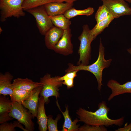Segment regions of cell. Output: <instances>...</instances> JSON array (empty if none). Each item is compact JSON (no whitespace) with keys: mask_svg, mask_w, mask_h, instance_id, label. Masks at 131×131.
<instances>
[{"mask_svg":"<svg viewBox=\"0 0 131 131\" xmlns=\"http://www.w3.org/2000/svg\"><path fill=\"white\" fill-rule=\"evenodd\" d=\"M115 131H131V123L129 124L122 128H119Z\"/></svg>","mask_w":131,"mask_h":131,"instance_id":"4dcf8cb0","label":"cell"},{"mask_svg":"<svg viewBox=\"0 0 131 131\" xmlns=\"http://www.w3.org/2000/svg\"><path fill=\"white\" fill-rule=\"evenodd\" d=\"M114 18L131 15V8L124 0H101Z\"/></svg>","mask_w":131,"mask_h":131,"instance_id":"ba28073f","label":"cell"},{"mask_svg":"<svg viewBox=\"0 0 131 131\" xmlns=\"http://www.w3.org/2000/svg\"><path fill=\"white\" fill-rule=\"evenodd\" d=\"M13 76L9 72L0 73V95L11 96L13 92L11 82Z\"/></svg>","mask_w":131,"mask_h":131,"instance_id":"5bb4252c","label":"cell"},{"mask_svg":"<svg viewBox=\"0 0 131 131\" xmlns=\"http://www.w3.org/2000/svg\"><path fill=\"white\" fill-rule=\"evenodd\" d=\"M60 116L58 115L55 119H53L52 116L49 115L48 116L47 127L49 131H58L57 123L60 118Z\"/></svg>","mask_w":131,"mask_h":131,"instance_id":"484cf974","label":"cell"},{"mask_svg":"<svg viewBox=\"0 0 131 131\" xmlns=\"http://www.w3.org/2000/svg\"><path fill=\"white\" fill-rule=\"evenodd\" d=\"M56 103L57 106L62 113L64 118V121L62 131H78L79 125L77 124V123L80 121L79 120L76 118L73 121L69 115L67 106H66L65 111L63 112L60 109L57 100Z\"/></svg>","mask_w":131,"mask_h":131,"instance_id":"e0dca14e","label":"cell"},{"mask_svg":"<svg viewBox=\"0 0 131 131\" xmlns=\"http://www.w3.org/2000/svg\"><path fill=\"white\" fill-rule=\"evenodd\" d=\"M128 52L131 55V49H129ZM107 85L112 91L111 93L107 99L109 101L115 96L126 93H131V81L121 84L115 80L110 79Z\"/></svg>","mask_w":131,"mask_h":131,"instance_id":"30bf717a","label":"cell"},{"mask_svg":"<svg viewBox=\"0 0 131 131\" xmlns=\"http://www.w3.org/2000/svg\"><path fill=\"white\" fill-rule=\"evenodd\" d=\"M110 14L109 10L105 5L103 4L100 6L95 15L96 23L106 18Z\"/></svg>","mask_w":131,"mask_h":131,"instance_id":"d4e9b609","label":"cell"},{"mask_svg":"<svg viewBox=\"0 0 131 131\" xmlns=\"http://www.w3.org/2000/svg\"><path fill=\"white\" fill-rule=\"evenodd\" d=\"M45 102L43 97L40 96L39 98L36 117L40 131H46L48 129V116L46 115L44 107Z\"/></svg>","mask_w":131,"mask_h":131,"instance_id":"9a60e30c","label":"cell"},{"mask_svg":"<svg viewBox=\"0 0 131 131\" xmlns=\"http://www.w3.org/2000/svg\"><path fill=\"white\" fill-rule=\"evenodd\" d=\"M64 30L55 26L49 30L44 37L45 46L48 49L53 50L62 36Z\"/></svg>","mask_w":131,"mask_h":131,"instance_id":"8fae6325","label":"cell"},{"mask_svg":"<svg viewBox=\"0 0 131 131\" xmlns=\"http://www.w3.org/2000/svg\"><path fill=\"white\" fill-rule=\"evenodd\" d=\"M78 71H79L78 70H75L67 72L64 76L61 77L59 76L58 80L59 81H63L68 79H74L77 75V73Z\"/></svg>","mask_w":131,"mask_h":131,"instance_id":"83f0119b","label":"cell"},{"mask_svg":"<svg viewBox=\"0 0 131 131\" xmlns=\"http://www.w3.org/2000/svg\"><path fill=\"white\" fill-rule=\"evenodd\" d=\"M74 79H68L62 81V83L65 85L68 89H70L74 86Z\"/></svg>","mask_w":131,"mask_h":131,"instance_id":"f1b7e54d","label":"cell"},{"mask_svg":"<svg viewBox=\"0 0 131 131\" xmlns=\"http://www.w3.org/2000/svg\"><path fill=\"white\" fill-rule=\"evenodd\" d=\"M105 48L102 43L100 38L99 47L98 55L97 59L94 63L89 65H77L69 63L68 68L65 71L67 72L75 70H84L89 72L95 76L98 83V89L100 91L102 83V72L105 68L108 67L110 65L112 59L106 60L105 58Z\"/></svg>","mask_w":131,"mask_h":131,"instance_id":"7a4b0ae2","label":"cell"},{"mask_svg":"<svg viewBox=\"0 0 131 131\" xmlns=\"http://www.w3.org/2000/svg\"><path fill=\"white\" fill-rule=\"evenodd\" d=\"M72 36L70 28L64 30L62 36L55 46L53 50L57 53L65 56L72 54L73 51V46L71 41Z\"/></svg>","mask_w":131,"mask_h":131,"instance_id":"9c48e42d","label":"cell"},{"mask_svg":"<svg viewBox=\"0 0 131 131\" xmlns=\"http://www.w3.org/2000/svg\"><path fill=\"white\" fill-rule=\"evenodd\" d=\"M34 89L31 90L13 89V93L10 96L13 102L16 101L22 104V102L28 99L34 91Z\"/></svg>","mask_w":131,"mask_h":131,"instance_id":"ffe728a7","label":"cell"},{"mask_svg":"<svg viewBox=\"0 0 131 131\" xmlns=\"http://www.w3.org/2000/svg\"><path fill=\"white\" fill-rule=\"evenodd\" d=\"M49 17L54 26L63 30L70 28L71 22L70 19L66 17L64 14L49 16Z\"/></svg>","mask_w":131,"mask_h":131,"instance_id":"d6986e66","label":"cell"},{"mask_svg":"<svg viewBox=\"0 0 131 131\" xmlns=\"http://www.w3.org/2000/svg\"><path fill=\"white\" fill-rule=\"evenodd\" d=\"M9 114L0 115V124H1L13 119Z\"/></svg>","mask_w":131,"mask_h":131,"instance_id":"f546056e","label":"cell"},{"mask_svg":"<svg viewBox=\"0 0 131 131\" xmlns=\"http://www.w3.org/2000/svg\"><path fill=\"white\" fill-rule=\"evenodd\" d=\"M3 30L1 27H0V33L1 34V33L2 32V31Z\"/></svg>","mask_w":131,"mask_h":131,"instance_id":"836d02e7","label":"cell"},{"mask_svg":"<svg viewBox=\"0 0 131 131\" xmlns=\"http://www.w3.org/2000/svg\"><path fill=\"white\" fill-rule=\"evenodd\" d=\"M94 12L93 8L90 7L82 10L76 9L72 7L67 10L64 14L66 17L70 19L78 15L89 16L92 15Z\"/></svg>","mask_w":131,"mask_h":131,"instance_id":"44dd1931","label":"cell"},{"mask_svg":"<svg viewBox=\"0 0 131 131\" xmlns=\"http://www.w3.org/2000/svg\"><path fill=\"white\" fill-rule=\"evenodd\" d=\"M13 102L8 97L2 95L0 96V115L9 114L12 109Z\"/></svg>","mask_w":131,"mask_h":131,"instance_id":"7402d4cb","label":"cell"},{"mask_svg":"<svg viewBox=\"0 0 131 131\" xmlns=\"http://www.w3.org/2000/svg\"><path fill=\"white\" fill-rule=\"evenodd\" d=\"M42 84L39 82H35L28 78H18L14 79L12 83L13 89L31 90Z\"/></svg>","mask_w":131,"mask_h":131,"instance_id":"2e32d148","label":"cell"},{"mask_svg":"<svg viewBox=\"0 0 131 131\" xmlns=\"http://www.w3.org/2000/svg\"><path fill=\"white\" fill-rule=\"evenodd\" d=\"M114 18L111 14L106 18L96 23L94 27L90 30V33L93 40L101 33L106 27H108Z\"/></svg>","mask_w":131,"mask_h":131,"instance_id":"ac0fdd59","label":"cell"},{"mask_svg":"<svg viewBox=\"0 0 131 131\" xmlns=\"http://www.w3.org/2000/svg\"><path fill=\"white\" fill-rule=\"evenodd\" d=\"M54 2V0H24L22 6L24 11Z\"/></svg>","mask_w":131,"mask_h":131,"instance_id":"603a6c76","label":"cell"},{"mask_svg":"<svg viewBox=\"0 0 131 131\" xmlns=\"http://www.w3.org/2000/svg\"><path fill=\"white\" fill-rule=\"evenodd\" d=\"M90 30L88 25H84L82 26V31L78 39L80 41L78 50L79 55L77 65H87L91 59V44L93 41L90 33Z\"/></svg>","mask_w":131,"mask_h":131,"instance_id":"3957f363","label":"cell"},{"mask_svg":"<svg viewBox=\"0 0 131 131\" xmlns=\"http://www.w3.org/2000/svg\"><path fill=\"white\" fill-rule=\"evenodd\" d=\"M79 131H107V129L103 126H93L86 124L79 127Z\"/></svg>","mask_w":131,"mask_h":131,"instance_id":"4316f807","label":"cell"},{"mask_svg":"<svg viewBox=\"0 0 131 131\" xmlns=\"http://www.w3.org/2000/svg\"><path fill=\"white\" fill-rule=\"evenodd\" d=\"M125 1H127L129 3H131V0H124Z\"/></svg>","mask_w":131,"mask_h":131,"instance_id":"d6a6232c","label":"cell"},{"mask_svg":"<svg viewBox=\"0 0 131 131\" xmlns=\"http://www.w3.org/2000/svg\"><path fill=\"white\" fill-rule=\"evenodd\" d=\"M42 88V85L34 89L33 93L29 97L23 101L22 104L32 113L33 119L36 117L39 101V95Z\"/></svg>","mask_w":131,"mask_h":131,"instance_id":"7c38bea8","label":"cell"},{"mask_svg":"<svg viewBox=\"0 0 131 131\" xmlns=\"http://www.w3.org/2000/svg\"><path fill=\"white\" fill-rule=\"evenodd\" d=\"M98 107V109L94 112L80 108L76 112L80 121L83 122L85 124L93 126L108 127L115 125L120 127L123 125L124 117L116 119L108 117V114L110 108L107 107L105 101H102L99 103Z\"/></svg>","mask_w":131,"mask_h":131,"instance_id":"6da1fadb","label":"cell"},{"mask_svg":"<svg viewBox=\"0 0 131 131\" xmlns=\"http://www.w3.org/2000/svg\"><path fill=\"white\" fill-rule=\"evenodd\" d=\"M22 104L17 102H13L12 107L9 115L13 118L16 119L23 124L28 131L34 130V124L32 121L33 115Z\"/></svg>","mask_w":131,"mask_h":131,"instance_id":"8992f818","label":"cell"},{"mask_svg":"<svg viewBox=\"0 0 131 131\" xmlns=\"http://www.w3.org/2000/svg\"><path fill=\"white\" fill-rule=\"evenodd\" d=\"M73 3L51 2L44 5L49 16H53L64 14L68 10L72 8Z\"/></svg>","mask_w":131,"mask_h":131,"instance_id":"4fadbf2b","label":"cell"},{"mask_svg":"<svg viewBox=\"0 0 131 131\" xmlns=\"http://www.w3.org/2000/svg\"><path fill=\"white\" fill-rule=\"evenodd\" d=\"M24 0H0V20L5 21L8 18L24 16L22 4Z\"/></svg>","mask_w":131,"mask_h":131,"instance_id":"277c9868","label":"cell"},{"mask_svg":"<svg viewBox=\"0 0 131 131\" xmlns=\"http://www.w3.org/2000/svg\"><path fill=\"white\" fill-rule=\"evenodd\" d=\"M35 18L39 33L44 35L54 25L45 9L44 5L26 11Z\"/></svg>","mask_w":131,"mask_h":131,"instance_id":"52a82bcc","label":"cell"},{"mask_svg":"<svg viewBox=\"0 0 131 131\" xmlns=\"http://www.w3.org/2000/svg\"><path fill=\"white\" fill-rule=\"evenodd\" d=\"M59 76L51 77L50 74L47 73L40 78L39 82L42 84V88L40 95L43 97L45 103L49 102L50 97L54 96L56 99L59 97L58 89L63 84L62 81L58 80Z\"/></svg>","mask_w":131,"mask_h":131,"instance_id":"5b68a950","label":"cell"},{"mask_svg":"<svg viewBox=\"0 0 131 131\" xmlns=\"http://www.w3.org/2000/svg\"><path fill=\"white\" fill-rule=\"evenodd\" d=\"M77 0H54V2H63L71 3H73L74 2Z\"/></svg>","mask_w":131,"mask_h":131,"instance_id":"1f68e13d","label":"cell"},{"mask_svg":"<svg viewBox=\"0 0 131 131\" xmlns=\"http://www.w3.org/2000/svg\"></svg>","mask_w":131,"mask_h":131,"instance_id":"e575fe53","label":"cell"},{"mask_svg":"<svg viewBox=\"0 0 131 131\" xmlns=\"http://www.w3.org/2000/svg\"><path fill=\"white\" fill-rule=\"evenodd\" d=\"M16 127H18L24 131H28L18 121H14L13 123L7 122L1 124L0 125V131H15Z\"/></svg>","mask_w":131,"mask_h":131,"instance_id":"cb8c5ba5","label":"cell"}]
</instances>
